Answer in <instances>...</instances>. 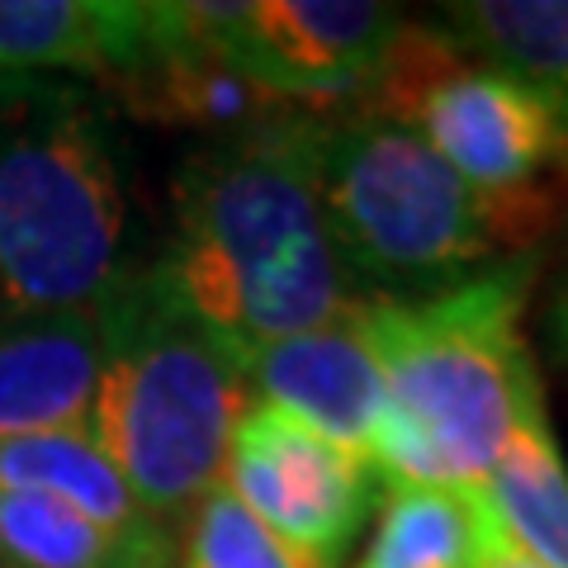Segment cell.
I'll return each mask as SVG.
<instances>
[{"instance_id":"cell-1","label":"cell","mask_w":568,"mask_h":568,"mask_svg":"<svg viewBox=\"0 0 568 568\" xmlns=\"http://www.w3.org/2000/svg\"><path fill=\"white\" fill-rule=\"evenodd\" d=\"M323 114L290 110L200 142L171 185V233L148 271L242 355L361 304L313 181Z\"/></svg>"},{"instance_id":"cell-2","label":"cell","mask_w":568,"mask_h":568,"mask_svg":"<svg viewBox=\"0 0 568 568\" xmlns=\"http://www.w3.org/2000/svg\"><path fill=\"white\" fill-rule=\"evenodd\" d=\"M536 275L526 252L432 298H369L384 417L365 459L384 488H478L517 422L549 413L521 327Z\"/></svg>"},{"instance_id":"cell-3","label":"cell","mask_w":568,"mask_h":568,"mask_svg":"<svg viewBox=\"0 0 568 568\" xmlns=\"http://www.w3.org/2000/svg\"><path fill=\"white\" fill-rule=\"evenodd\" d=\"M138 271L110 104L67 77H0V317L100 313Z\"/></svg>"},{"instance_id":"cell-4","label":"cell","mask_w":568,"mask_h":568,"mask_svg":"<svg viewBox=\"0 0 568 568\" xmlns=\"http://www.w3.org/2000/svg\"><path fill=\"white\" fill-rule=\"evenodd\" d=\"M246 407V355L142 261L104 304V365L85 432L171 536L223 484L227 440Z\"/></svg>"},{"instance_id":"cell-5","label":"cell","mask_w":568,"mask_h":568,"mask_svg":"<svg viewBox=\"0 0 568 568\" xmlns=\"http://www.w3.org/2000/svg\"><path fill=\"white\" fill-rule=\"evenodd\" d=\"M313 181L327 237L365 298H432L526 256L507 219L398 119L323 114Z\"/></svg>"},{"instance_id":"cell-6","label":"cell","mask_w":568,"mask_h":568,"mask_svg":"<svg viewBox=\"0 0 568 568\" xmlns=\"http://www.w3.org/2000/svg\"><path fill=\"white\" fill-rule=\"evenodd\" d=\"M355 110L407 123L536 252L568 213V123L440 24L403 20Z\"/></svg>"},{"instance_id":"cell-7","label":"cell","mask_w":568,"mask_h":568,"mask_svg":"<svg viewBox=\"0 0 568 568\" xmlns=\"http://www.w3.org/2000/svg\"><path fill=\"white\" fill-rule=\"evenodd\" d=\"M185 14L242 81L313 114L361 100L407 20L379 0H185Z\"/></svg>"},{"instance_id":"cell-8","label":"cell","mask_w":568,"mask_h":568,"mask_svg":"<svg viewBox=\"0 0 568 568\" xmlns=\"http://www.w3.org/2000/svg\"><path fill=\"white\" fill-rule=\"evenodd\" d=\"M223 488L308 568H342L375 517L379 478L365 455L252 403L227 440Z\"/></svg>"},{"instance_id":"cell-9","label":"cell","mask_w":568,"mask_h":568,"mask_svg":"<svg viewBox=\"0 0 568 568\" xmlns=\"http://www.w3.org/2000/svg\"><path fill=\"white\" fill-rule=\"evenodd\" d=\"M252 403L280 407L336 446L369 455L384 417V369L369 332V298L327 317L323 327L246 351Z\"/></svg>"},{"instance_id":"cell-10","label":"cell","mask_w":568,"mask_h":568,"mask_svg":"<svg viewBox=\"0 0 568 568\" xmlns=\"http://www.w3.org/2000/svg\"><path fill=\"white\" fill-rule=\"evenodd\" d=\"M104 365L100 313L0 317V446L85 432Z\"/></svg>"},{"instance_id":"cell-11","label":"cell","mask_w":568,"mask_h":568,"mask_svg":"<svg viewBox=\"0 0 568 568\" xmlns=\"http://www.w3.org/2000/svg\"><path fill=\"white\" fill-rule=\"evenodd\" d=\"M110 91L129 114L162 129H190L209 138H227L256 129L265 119L290 114L294 104H280L252 81H242L200 33H194L185 0H156V39L129 77Z\"/></svg>"},{"instance_id":"cell-12","label":"cell","mask_w":568,"mask_h":568,"mask_svg":"<svg viewBox=\"0 0 568 568\" xmlns=\"http://www.w3.org/2000/svg\"><path fill=\"white\" fill-rule=\"evenodd\" d=\"M156 39V0H0V77L123 81Z\"/></svg>"},{"instance_id":"cell-13","label":"cell","mask_w":568,"mask_h":568,"mask_svg":"<svg viewBox=\"0 0 568 568\" xmlns=\"http://www.w3.org/2000/svg\"><path fill=\"white\" fill-rule=\"evenodd\" d=\"M0 488H29L52 503L71 507L77 517L95 521L100 530L129 540L148 555L175 559V536L148 517V507L123 484V474L110 465L91 432H58V436H29L0 446Z\"/></svg>"},{"instance_id":"cell-14","label":"cell","mask_w":568,"mask_h":568,"mask_svg":"<svg viewBox=\"0 0 568 568\" xmlns=\"http://www.w3.org/2000/svg\"><path fill=\"white\" fill-rule=\"evenodd\" d=\"M503 545L488 488H384L355 568H484Z\"/></svg>"},{"instance_id":"cell-15","label":"cell","mask_w":568,"mask_h":568,"mask_svg":"<svg viewBox=\"0 0 568 568\" xmlns=\"http://www.w3.org/2000/svg\"><path fill=\"white\" fill-rule=\"evenodd\" d=\"M436 24L568 123V0H455Z\"/></svg>"},{"instance_id":"cell-16","label":"cell","mask_w":568,"mask_h":568,"mask_svg":"<svg viewBox=\"0 0 568 568\" xmlns=\"http://www.w3.org/2000/svg\"><path fill=\"white\" fill-rule=\"evenodd\" d=\"M484 488L507 545L545 568H568V459L549 413L517 422Z\"/></svg>"},{"instance_id":"cell-17","label":"cell","mask_w":568,"mask_h":568,"mask_svg":"<svg viewBox=\"0 0 568 568\" xmlns=\"http://www.w3.org/2000/svg\"><path fill=\"white\" fill-rule=\"evenodd\" d=\"M29 488H0V568H171Z\"/></svg>"},{"instance_id":"cell-18","label":"cell","mask_w":568,"mask_h":568,"mask_svg":"<svg viewBox=\"0 0 568 568\" xmlns=\"http://www.w3.org/2000/svg\"><path fill=\"white\" fill-rule=\"evenodd\" d=\"M171 568H308L284 540H275L223 484L204 493L175 530Z\"/></svg>"},{"instance_id":"cell-19","label":"cell","mask_w":568,"mask_h":568,"mask_svg":"<svg viewBox=\"0 0 568 568\" xmlns=\"http://www.w3.org/2000/svg\"><path fill=\"white\" fill-rule=\"evenodd\" d=\"M484 568H545V564L526 559L521 549H517V545H507V536H503V545L493 549V555H488V564H484Z\"/></svg>"},{"instance_id":"cell-20","label":"cell","mask_w":568,"mask_h":568,"mask_svg":"<svg viewBox=\"0 0 568 568\" xmlns=\"http://www.w3.org/2000/svg\"><path fill=\"white\" fill-rule=\"evenodd\" d=\"M549 332H555V351H559V361L568 369V304L549 308Z\"/></svg>"},{"instance_id":"cell-21","label":"cell","mask_w":568,"mask_h":568,"mask_svg":"<svg viewBox=\"0 0 568 568\" xmlns=\"http://www.w3.org/2000/svg\"><path fill=\"white\" fill-rule=\"evenodd\" d=\"M555 304H568V280H564V294H559V298H555Z\"/></svg>"}]
</instances>
